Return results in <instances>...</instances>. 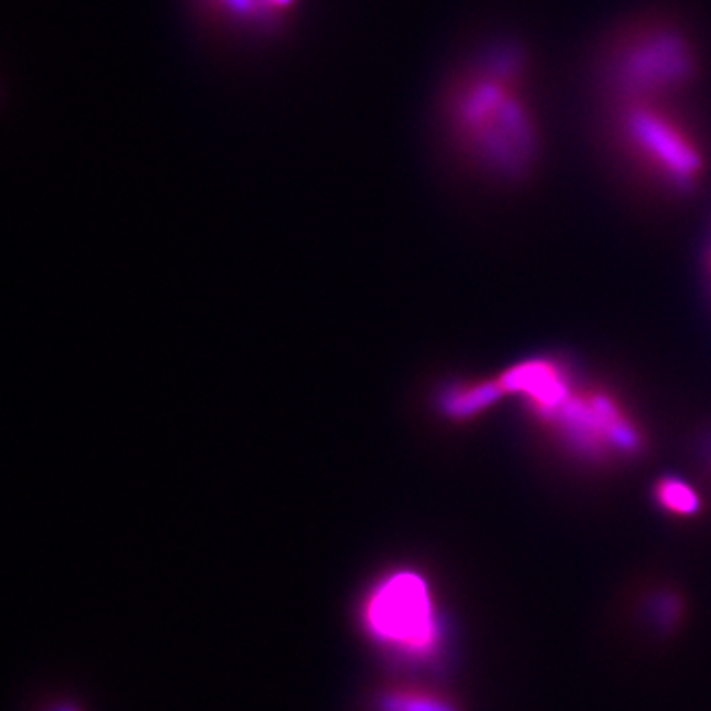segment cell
<instances>
[{
	"instance_id": "cell-10",
	"label": "cell",
	"mask_w": 711,
	"mask_h": 711,
	"mask_svg": "<svg viewBox=\"0 0 711 711\" xmlns=\"http://www.w3.org/2000/svg\"><path fill=\"white\" fill-rule=\"evenodd\" d=\"M380 711H457L439 696L422 690H392L384 693Z\"/></svg>"
},
{
	"instance_id": "cell-7",
	"label": "cell",
	"mask_w": 711,
	"mask_h": 711,
	"mask_svg": "<svg viewBox=\"0 0 711 711\" xmlns=\"http://www.w3.org/2000/svg\"><path fill=\"white\" fill-rule=\"evenodd\" d=\"M502 397V385L497 380H459L441 385L435 393L437 412L449 422H468L480 413L490 412Z\"/></svg>"
},
{
	"instance_id": "cell-3",
	"label": "cell",
	"mask_w": 711,
	"mask_h": 711,
	"mask_svg": "<svg viewBox=\"0 0 711 711\" xmlns=\"http://www.w3.org/2000/svg\"><path fill=\"white\" fill-rule=\"evenodd\" d=\"M617 137L638 167L672 190H693L705 174V155L693 132L665 102L618 104Z\"/></svg>"
},
{
	"instance_id": "cell-6",
	"label": "cell",
	"mask_w": 711,
	"mask_h": 711,
	"mask_svg": "<svg viewBox=\"0 0 711 711\" xmlns=\"http://www.w3.org/2000/svg\"><path fill=\"white\" fill-rule=\"evenodd\" d=\"M506 395L526 403L535 420L552 412L575 385L570 368L553 358H532L510 365L498 375Z\"/></svg>"
},
{
	"instance_id": "cell-1",
	"label": "cell",
	"mask_w": 711,
	"mask_h": 711,
	"mask_svg": "<svg viewBox=\"0 0 711 711\" xmlns=\"http://www.w3.org/2000/svg\"><path fill=\"white\" fill-rule=\"evenodd\" d=\"M520 79L518 57H495L460 75L445 97L453 141L498 177H524L540 155V127Z\"/></svg>"
},
{
	"instance_id": "cell-4",
	"label": "cell",
	"mask_w": 711,
	"mask_h": 711,
	"mask_svg": "<svg viewBox=\"0 0 711 711\" xmlns=\"http://www.w3.org/2000/svg\"><path fill=\"white\" fill-rule=\"evenodd\" d=\"M538 422L581 459L593 463L630 459L645 447L633 415L613 393L591 385H573L558 407Z\"/></svg>"
},
{
	"instance_id": "cell-9",
	"label": "cell",
	"mask_w": 711,
	"mask_h": 711,
	"mask_svg": "<svg viewBox=\"0 0 711 711\" xmlns=\"http://www.w3.org/2000/svg\"><path fill=\"white\" fill-rule=\"evenodd\" d=\"M655 497L666 512L682 516V518L698 514L702 508L700 495L688 482H683L682 478L666 477L658 480Z\"/></svg>"
},
{
	"instance_id": "cell-8",
	"label": "cell",
	"mask_w": 711,
	"mask_h": 711,
	"mask_svg": "<svg viewBox=\"0 0 711 711\" xmlns=\"http://www.w3.org/2000/svg\"><path fill=\"white\" fill-rule=\"evenodd\" d=\"M204 9L217 19L240 24L269 29L282 24L283 20L295 12L300 0H200Z\"/></svg>"
},
{
	"instance_id": "cell-5",
	"label": "cell",
	"mask_w": 711,
	"mask_h": 711,
	"mask_svg": "<svg viewBox=\"0 0 711 711\" xmlns=\"http://www.w3.org/2000/svg\"><path fill=\"white\" fill-rule=\"evenodd\" d=\"M696 75V54L690 42L675 29L650 26L618 46L608 66V84L625 102H666L690 84Z\"/></svg>"
},
{
	"instance_id": "cell-2",
	"label": "cell",
	"mask_w": 711,
	"mask_h": 711,
	"mask_svg": "<svg viewBox=\"0 0 711 711\" xmlns=\"http://www.w3.org/2000/svg\"><path fill=\"white\" fill-rule=\"evenodd\" d=\"M364 630L375 643L405 658L425 660L441 645V615L422 571H385L365 590L360 605Z\"/></svg>"
}]
</instances>
